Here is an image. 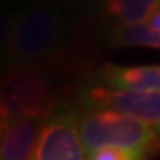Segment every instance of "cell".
Returning <instances> with one entry per match:
<instances>
[{"mask_svg": "<svg viewBox=\"0 0 160 160\" xmlns=\"http://www.w3.org/2000/svg\"><path fill=\"white\" fill-rule=\"evenodd\" d=\"M14 12L16 11L12 9L11 2L0 0V75L7 69V57H9Z\"/></svg>", "mask_w": 160, "mask_h": 160, "instance_id": "cell-9", "label": "cell"}, {"mask_svg": "<svg viewBox=\"0 0 160 160\" xmlns=\"http://www.w3.org/2000/svg\"><path fill=\"white\" fill-rule=\"evenodd\" d=\"M149 153L139 149L121 148V146H103L87 153V160H148Z\"/></svg>", "mask_w": 160, "mask_h": 160, "instance_id": "cell-10", "label": "cell"}, {"mask_svg": "<svg viewBox=\"0 0 160 160\" xmlns=\"http://www.w3.org/2000/svg\"><path fill=\"white\" fill-rule=\"evenodd\" d=\"M87 46L75 38L73 16L55 0H32L14 12L7 68L61 64L71 75L82 73Z\"/></svg>", "mask_w": 160, "mask_h": 160, "instance_id": "cell-1", "label": "cell"}, {"mask_svg": "<svg viewBox=\"0 0 160 160\" xmlns=\"http://www.w3.org/2000/svg\"><path fill=\"white\" fill-rule=\"evenodd\" d=\"M94 82L123 91H160V64H116L105 62L94 75Z\"/></svg>", "mask_w": 160, "mask_h": 160, "instance_id": "cell-6", "label": "cell"}, {"mask_svg": "<svg viewBox=\"0 0 160 160\" xmlns=\"http://www.w3.org/2000/svg\"><path fill=\"white\" fill-rule=\"evenodd\" d=\"M61 7H64L66 11L75 16V14H84L89 12L91 9H100L103 0H55Z\"/></svg>", "mask_w": 160, "mask_h": 160, "instance_id": "cell-11", "label": "cell"}, {"mask_svg": "<svg viewBox=\"0 0 160 160\" xmlns=\"http://www.w3.org/2000/svg\"><path fill=\"white\" fill-rule=\"evenodd\" d=\"M78 132L87 153L103 146H121L151 155L160 148L155 126L114 110L80 109Z\"/></svg>", "mask_w": 160, "mask_h": 160, "instance_id": "cell-3", "label": "cell"}, {"mask_svg": "<svg viewBox=\"0 0 160 160\" xmlns=\"http://www.w3.org/2000/svg\"><path fill=\"white\" fill-rule=\"evenodd\" d=\"M32 160H87L78 132V109L62 103L43 123Z\"/></svg>", "mask_w": 160, "mask_h": 160, "instance_id": "cell-5", "label": "cell"}, {"mask_svg": "<svg viewBox=\"0 0 160 160\" xmlns=\"http://www.w3.org/2000/svg\"><path fill=\"white\" fill-rule=\"evenodd\" d=\"M45 121L0 125V160H32Z\"/></svg>", "mask_w": 160, "mask_h": 160, "instance_id": "cell-7", "label": "cell"}, {"mask_svg": "<svg viewBox=\"0 0 160 160\" xmlns=\"http://www.w3.org/2000/svg\"><path fill=\"white\" fill-rule=\"evenodd\" d=\"M78 105L89 110H114L141 119L155 128L160 126V91H123L91 82L80 89Z\"/></svg>", "mask_w": 160, "mask_h": 160, "instance_id": "cell-4", "label": "cell"}, {"mask_svg": "<svg viewBox=\"0 0 160 160\" xmlns=\"http://www.w3.org/2000/svg\"><path fill=\"white\" fill-rule=\"evenodd\" d=\"M18 2H25L27 4V2H32V0H18Z\"/></svg>", "mask_w": 160, "mask_h": 160, "instance_id": "cell-13", "label": "cell"}, {"mask_svg": "<svg viewBox=\"0 0 160 160\" xmlns=\"http://www.w3.org/2000/svg\"><path fill=\"white\" fill-rule=\"evenodd\" d=\"M160 9V0H103L100 12L112 27L146 23Z\"/></svg>", "mask_w": 160, "mask_h": 160, "instance_id": "cell-8", "label": "cell"}, {"mask_svg": "<svg viewBox=\"0 0 160 160\" xmlns=\"http://www.w3.org/2000/svg\"><path fill=\"white\" fill-rule=\"evenodd\" d=\"M157 133H158V141H160V126L157 128Z\"/></svg>", "mask_w": 160, "mask_h": 160, "instance_id": "cell-12", "label": "cell"}, {"mask_svg": "<svg viewBox=\"0 0 160 160\" xmlns=\"http://www.w3.org/2000/svg\"><path fill=\"white\" fill-rule=\"evenodd\" d=\"M68 75L61 64L7 68L0 75V125L46 121L62 105V77Z\"/></svg>", "mask_w": 160, "mask_h": 160, "instance_id": "cell-2", "label": "cell"}]
</instances>
